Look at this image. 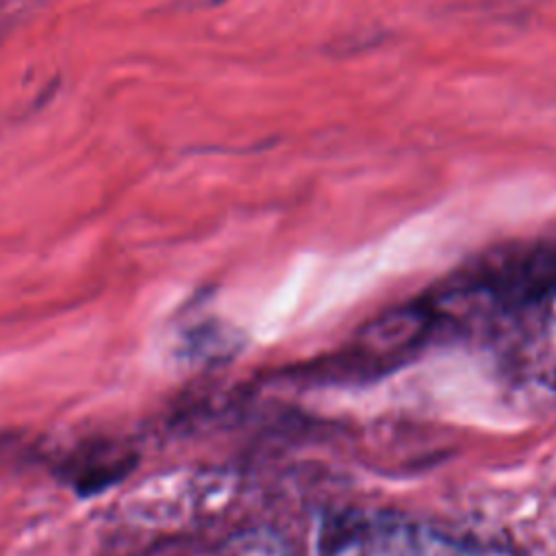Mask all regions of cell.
Segmentation results:
<instances>
[{
    "instance_id": "6da1fadb",
    "label": "cell",
    "mask_w": 556,
    "mask_h": 556,
    "mask_svg": "<svg viewBox=\"0 0 556 556\" xmlns=\"http://www.w3.org/2000/svg\"><path fill=\"white\" fill-rule=\"evenodd\" d=\"M486 287L502 300L526 304L556 293V245L532 248L489 274Z\"/></svg>"
},
{
    "instance_id": "7a4b0ae2",
    "label": "cell",
    "mask_w": 556,
    "mask_h": 556,
    "mask_svg": "<svg viewBox=\"0 0 556 556\" xmlns=\"http://www.w3.org/2000/svg\"><path fill=\"white\" fill-rule=\"evenodd\" d=\"M135 465V454L119 443H87L63 465V476L80 493L111 486Z\"/></svg>"
},
{
    "instance_id": "3957f363",
    "label": "cell",
    "mask_w": 556,
    "mask_h": 556,
    "mask_svg": "<svg viewBox=\"0 0 556 556\" xmlns=\"http://www.w3.org/2000/svg\"><path fill=\"white\" fill-rule=\"evenodd\" d=\"M213 2H215V4H219V2H226V0H213Z\"/></svg>"
}]
</instances>
